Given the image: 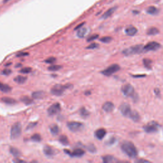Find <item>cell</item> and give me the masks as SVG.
Segmentation results:
<instances>
[{
	"mask_svg": "<svg viewBox=\"0 0 163 163\" xmlns=\"http://www.w3.org/2000/svg\"><path fill=\"white\" fill-rule=\"evenodd\" d=\"M121 149L124 154L131 158H134L137 156L138 151L134 145L131 142H124L121 145Z\"/></svg>",
	"mask_w": 163,
	"mask_h": 163,
	"instance_id": "cell-1",
	"label": "cell"
},
{
	"mask_svg": "<svg viewBox=\"0 0 163 163\" xmlns=\"http://www.w3.org/2000/svg\"><path fill=\"white\" fill-rule=\"evenodd\" d=\"M72 87V85L70 84H66L65 85L57 84L52 87L51 90V92L52 94L55 96H61L64 93L66 89H68L69 88H71Z\"/></svg>",
	"mask_w": 163,
	"mask_h": 163,
	"instance_id": "cell-2",
	"label": "cell"
},
{
	"mask_svg": "<svg viewBox=\"0 0 163 163\" xmlns=\"http://www.w3.org/2000/svg\"><path fill=\"white\" fill-rule=\"evenodd\" d=\"M143 52H144V47H143L142 45H137L124 50L122 52L126 56H131L133 54H140Z\"/></svg>",
	"mask_w": 163,
	"mask_h": 163,
	"instance_id": "cell-3",
	"label": "cell"
},
{
	"mask_svg": "<svg viewBox=\"0 0 163 163\" xmlns=\"http://www.w3.org/2000/svg\"><path fill=\"white\" fill-rule=\"evenodd\" d=\"M22 132V126L20 122H16L12 126L10 136L12 139H16L20 136Z\"/></svg>",
	"mask_w": 163,
	"mask_h": 163,
	"instance_id": "cell-4",
	"label": "cell"
},
{
	"mask_svg": "<svg viewBox=\"0 0 163 163\" xmlns=\"http://www.w3.org/2000/svg\"><path fill=\"white\" fill-rule=\"evenodd\" d=\"M159 127L158 123L155 122V121H152V122H148L144 126L143 129L147 133H154V132L158 131Z\"/></svg>",
	"mask_w": 163,
	"mask_h": 163,
	"instance_id": "cell-5",
	"label": "cell"
},
{
	"mask_svg": "<svg viewBox=\"0 0 163 163\" xmlns=\"http://www.w3.org/2000/svg\"><path fill=\"white\" fill-rule=\"evenodd\" d=\"M119 70H120L119 65L117 64H114L112 65H110L109 67L106 68L105 70L102 71L101 73L106 77H109L111 76L112 75L114 74L115 73L117 72Z\"/></svg>",
	"mask_w": 163,
	"mask_h": 163,
	"instance_id": "cell-6",
	"label": "cell"
},
{
	"mask_svg": "<svg viewBox=\"0 0 163 163\" xmlns=\"http://www.w3.org/2000/svg\"><path fill=\"white\" fill-rule=\"evenodd\" d=\"M68 129L72 132H79L84 129V124L80 122H70L67 124Z\"/></svg>",
	"mask_w": 163,
	"mask_h": 163,
	"instance_id": "cell-7",
	"label": "cell"
},
{
	"mask_svg": "<svg viewBox=\"0 0 163 163\" xmlns=\"http://www.w3.org/2000/svg\"><path fill=\"white\" fill-rule=\"evenodd\" d=\"M123 94L127 97H132L134 94V89L131 84H126L121 88Z\"/></svg>",
	"mask_w": 163,
	"mask_h": 163,
	"instance_id": "cell-8",
	"label": "cell"
},
{
	"mask_svg": "<svg viewBox=\"0 0 163 163\" xmlns=\"http://www.w3.org/2000/svg\"><path fill=\"white\" fill-rule=\"evenodd\" d=\"M161 47V45L156 41H151L144 46V51H155Z\"/></svg>",
	"mask_w": 163,
	"mask_h": 163,
	"instance_id": "cell-9",
	"label": "cell"
},
{
	"mask_svg": "<svg viewBox=\"0 0 163 163\" xmlns=\"http://www.w3.org/2000/svg\"><path fill=\"white\" fill-rule=\"evenodd\" d=\"M61 111V105L59 103H54L50 106L47 110V113L50 116L56 115Z\"/></svg>",
	"mask_w": 163,
	"mask_h": 163,
	"instance_id": "cell-10",
	"label": "cell"
},
{
	"mask_svg": "<svg viewBox=\"0 0 163 163\" xmlns=\"http://www.w3.org/2000/svg\"><path fill=\"white\" fill-rule=\"evenodd\" d=\"M119 110H120V112L121 114H122L124 116H125V117L129 116V115H130L131 112L130 105H129L128 103H124L121 104V105L120 106Z\"/></svg>",
	"mask_w": 163,
	"mask_h": 163,
	"instance_id": "cell-11",
	"label": "cell"
},
{
	"mask_svg": "<svg viewBox=\"0 0 163 163\" xmlns=\"http://www.w3.org/2000/svg\"><path fill=\"white\" fill-rule=\"evenodd\" d=\"M66 154H68L71 157H81L84 155L85 152L84 150H82V148H77L75 150H73L72 152L68 151V150H65Z\"/></svg>",
	"mask_w": 163,
	"mask_h": 163,
	"instance_id": "cell-12",
	"label": "cell"
},
{
	"mask_svg": "<svg viewBox=\"0 0 163 163\" xmlns=\"http://www.w3.org/2000/svg\"><path fill=\"white\" fill-rule=\"evenodd\" d=\"M103 110L106 112H111L114 109V104L110 101H107L104 103L103 105Z\"/></svg>",
	"mask_w": 163,
	"mask_h": 163,
	"instance_id": "cell-13",
	"label": "cell"
},
{
	"mask_svg": "<svg viewBox=\"0 0 163 163\" xmlns=\"http://www.w3.org/2000/svg\"><path fill=\"white\" fill-rule=\"evenodd\" d=\"M106 134V131L105 129L103 128H101L96 131L95 136L96 137V138H98V140H102L104 136H105Z\"/></svg>",
	"mask_w": 163,
	"mask_h": 163,
	"instance_id": "cell-14",
	"label": "cell"
},
{
	"mask_svg": "<svg viewBox=\"0 0 163 163\" xmlns=\"http://www.w3.org/2000/svg\"><path fill=\"white\" fill-rule=\"evenodd\" d=\"M125 32L128 36H131V37H132V36H134L136 34L138 30L135 27L132 26H129L128 27H126Z\"/></svg>",
	"mask_w": 163,
	"mask_h": 163,
	"instance_id": "cell-15",
	"label": "cell"
},
{
	"mask_svg": "<svg viewBox=\"0 0 163 163\" xmlns=\"http://www.w3.org/2000/svg\"><path fill=\"white\" fill-rule=\"evenodd\" d=\"M43 152L48 157L53 156L55 153L53 148H52L51 146L49 145H45V147H43Z\"/></svg>",
	"mask_w": 163,
	"mask_h": 163,
	"instance_id": "cell-16",
	"label": "cell"
},
{
	"mask_svg": "<svg viewBox=\"0 0 163 163\" xmlns=\"http://www.w3.org/2000/svg\"><path fill=\"white\" fill-rule=\"evenodd\" d=\"M116 9H117V8L116 7L110 8V9L108 10L105 13H104V14L102 15L101 18L104 19H108V17H110L115 12V11L116 10Z\"/></svg>",
	"mask_w": 163,
	"mask_h": 163,
	"instance_id": "cell-17",
	"label": "cell"
},
{
	"mask_svg": "<svg viewBox=\"0 0 163 163\" xmlns=\"http://www.w3.org/2000/svg\"><path fill=\"white\" fill-rule=\"evenodd\" d=\"M129 117H130L132 120L134 121V122H138V121H139L140 119V116L139 114L136 111H135V110L131 111Z\"/></svg>",
	"mask_w": 163,
	"mask_h": 163,
	"instance_id": "cell-18",
	"label": "cell"
},
{
	"mask_svg": "<svg viewBox=\"0 0 163 163\" xmlns=\"http://www.w3.org/2000/svg\"><path fill=\"white\" fill-rule=\"evenodd\" d=\"M103 161L104 163H112L117 161V160L114 156L107 155L103 157Z\"/></svg>",
	"mask_w": 163,
	"mask_h": 163,
	"instance_id": "cell-19",
	"label": "cell"
},
{
	"mask_svg": "<svg viewBox=\"0 0 163 163\" xmlns=\"http://www.w3.org/2000/svg\"><path fill=\"white\" fill-rule=\"evenodd\" d=\"M50 131H51L52 134L57 135L59 134V132L60 131V129L59 128V126L56 125V124H52V125L50 127Z\"/></svg>",
	"mask_w": 163,
	"mask_h": 163,
	"instance_id": "cell-20",
	"label": "cell"
},
{
	"mask_svg": "<svg viewBox=\"0 0 163 163\" xmlns=\"http://www.w3.org/2000/svg\"><path fill=\"white\" fill-rule=\"evenodd\" d=\"M27 80V78L26 77H24V76H21V75L17 76L14 78V81L19 84H24V83L26 82Z\"/></svg>",
	"mask_w": 163,
	"mask_h": 163,
	"instance_id": "cell-21",
	"label": "cell"
},
{
	"mask_svg": "<svg viewBox=\"0 0 163 163\" xmlns=\"http://www.w3.org/2000/svg\"><path fill=\"white\" fill-rule=\"evenodd\" d=\"M45 96V92L43 91H36L32 93V97L35 99L43 98Z\"/></svg>",
	"mask_w": 163,
	"mask_h": 163,
	"instance_id": "cell-22",
	"label": "cell"
},
{
	"mask_svg": "<svg viewBox=\"0 0 163 163\" xmlns=\"http://www.w3.org/2000/svg\"><path fill=\"white\" fill-rule=\"evenodd\" d=\"M0 90L3 92H9L12 90V88L8 85L0 82Z\"/></svg>",
	"mask_w": 163,
	"mask_h": 163,
	"instance_id": "cell-23",
	"label": "cell"
},
{
	"mask_svg": "<svg viewBox=\"0 0 163 163\" xmlns=\"http://www.w3.org/2000/svg\"><path fill=\"white\" fill-rule=\"evenodd\" d=\"M147 13L150 15H157L159 13V10L155 7H149L147 9Z\"/></svg>",
	"mask_w": 163,
	"mask_h": 163,
	"instance_id": "cell-24",
	"label": "cell"
},
{
	"mask_svg": "<svg viewBox=\"0 0 163 163\" xmlns=\"http://www.w3.org/2000/svg\"><path fill=\"white\" fill-rule=\"evenodd\" d=\"M87 29L85 27H81L79 29H78V31H77V37L79 38H84L85 35L87 34Z\"/></svg>",
	"mask_w": 163,
	"mask_h": 163,
	"instance_id": "cell-25",
	"label": "cell"
},
{
	"mask_svg": "<svg viewBox=\"0 0 163 163\" xmlns=\"http://www.w3.org/2000/svg\"><path fill=\"white\" fill-rule=\"evenodd\" d=\"M10 152L15 157H17L21 156V152L19 151L17 148H16L15 147H11L10 148Z\"/></svg>",
	"mask_w": 163,
	"mask_h": 163,
	"instance_id": "cell-26",
	"label": "cell"
},
{
	"mask_svg": "<svg viewBox=\"0 0 163 163\" xmlns=\"http://www.w3.org/2000/svg\"><path fill=\"white\" fill-rule=\"evenodd\" d=\"M59 141L61 144L64 145H68L69 144V140L66 135H61L59 138Z\"/></svg>",
	"mask_w": 163,
	"mask_h": 163,
	"instance_id": "cell-27",
	"label": "cell"
},
{
	"mask_svg": "<svg viewBox=\"0 0 163 163\" xmlns=\"http://www.w3.org/2000/svg\"><path fill=\"white\" fill-rule=\"evenodd\" d=\"M1 101L5 103H7L8 104H12L16 103V101L14 99L11 98H8V97H4L1 98Z\"/></svg>",
	"mask_w": 163,
	"mask_h": 163,
	"instance_id": "cell-28",
	"label": "cell"
},
{
	"mask_svg": "<svg viewBox=\"0 0 163 163\" xmlns=\"http://www.w3.org/2000/svg\"><path fill=\"white\" fill-rule=\"evenodd\" d=\"M80 114L83 118H87L90 115L89 111L84 107L81 108V110H80Z\"/></svg>",
	"mask_w": 163,
	"mask_h": 163,
	"instance_id": "cell-29",
	"label": "cell"
},
{
	"mask_svg": "<svg viewBox=\"0 0 163 163\" xmlns=\"http://www.w3.org/2000/svg\"><path fill=\"white\" fill-rule=\"evenodd\" d=\"M159 29H157L156 27H150L148 29V31L147 32V34L148 35H156L159 33Z\"/></svg>",
	"mask_w": 163,
	"mask_h": 163,
	"instance_id": "cell-30",
	"label": "cell"
},
{
	"mask_svg": "<svg viewBox=\"0 0 163 163\" xmlns=\"http://www.w3.org/2000/svg\"><path fill=\"white\" fill-rule=\"evenodd\" d=\"M21 100L26 104H30L33 103V99L28 97V96H23V97L21 98Z\"/></svg>",
	"mask_w": 163,
	"mask_h": 163,
	"instance_id": "cell-31",
	"label": "cell"
},
{
	"mask_svg": "<svg viewBox=\"0 0 163 163\" xmlns=\"http://www.w3.org/2000/svg\"><path fill=\"white\" fill-rule=\"evenodd\" d=\"M143 65L145 66L146 68L147 69H151L152 68V61L150 59H144L143 60Z\"/></svg>",
	"mask_w": 163,
	"mask_h": 163,
	"instance_id": "cell-32",
	"label": "cell"
},
{
	"mask_svg": "<svg viewBox=\"0 0 163 163\" xmlns=\"http://www.w3.org/2000/svg\"><path fill=\"white\" fill-rule=\"evenodd\" d=\"M86 148L87 149L88 151L90 152V153H92V154L96 153V151H97L96 147L93 144H89V145H87L86 147Z\"/></svg>",
	"mask_w": 163,
	"mask_h": 163,
	"instance_id": "cell-33",
	"label": "cell"
},
{
	"mask_svg": "<svg viewBox=\"0 0 163 163\" xmlns=\"http://www.w3.org/2000/svg\"><path fill=\"white\" fill-rule=\"evenodd\" d=\"M31 140H33V142H40L41 140V137L40 134H35L34 135H33L31 138Z\"/></svg>",
	"mask_w": 163,
	"mask_h": 163,
	"instance_id": "cell-34",
	"label": "cell"
},
{
	"mask_svg": "<svg viewBox=\"0 0 163 163\" xmlns=\"http://www.w3.org/2000/svg\"><path fill=\"white\" fill-rule=\"evenodd\" d=\"M62 68V66L60 65H52L51 66H49L48 68V70L52 71H55L60 70V69Z\"/></svg>",
	"mask_w": 163,
	"mask_h": 163,
	"instance_id": "cell-35",
	"label": "cell"
},
{
	"mask_svg": "<svg viewBox=\"0 0 163 163\" xmlns=\"http://www.w3.org/2000/svg\"><path fill=\"white\" fill-rule=\"evenodd\" d=\"M112 40V38L110 37H104L101 38L100 39V41H101V42L106 43H110Z\"/></svg>",
	"mask_w": 163,
	"mask_h": 163,
	"instance_id": "cell-36",
	"label": "cell"
},
{
	"mask_svg": "<svg viewBox=\"0 0 163 163\" xmlns=\"http://www.w3.org/2000/svg\"><path fill=\"white\" fill-rule=\"evenodd\" d=\"M32 70V69L31 68L29 67H26V68H24L21 70L20 72L22 73H24V74H27V73H31V71Z\"/></svg>",
	"mask_w": 163,
	"mask_h": 163,
	"instance_id": "cell-37",
	"label": "cell"
},
{
	"mask_svg": "<svg viewBox=\"0 0 163 163\" xmlns=\"http://www.w3.org/2000/svg\"><path fill=\"white\" fill-rule=\"evenodd\" d=\"M56 61V59L55 57H49V59L45 60V63H49V64H52Z\"/></svg>",
	"mask_w": 163,
	"mask_h": 163,
	"instance_id": "cell-38",
	"label": "cell"
},
{
	"mask_svg": "<svg viewBox=\"0 0 163 163\" xmlns=\"http://www.w3.org/2000/svg\"><path fill=\"white\" fill-rule=\"evenodd\" d=\"M1 73L3 75H4L8 76V75H9L12 73V70H10V69H5V70L2 71Z\"/></svg>",
	"mask_w": 163,
	"mask_h": 163,
	"instance_id": "cell-39",
	"label": "cell"
},
{
	"mask_svg": "<svg viewBox=\"0 0 163 163\" xmlns=\"http://www.w3.org/2000/svg\"><path fill=\"white\" fill-rule=\"evenodd\" d=\"M99 47V45L98 43H93L92 44H90V45H89V46L87 47V49H96V48H98Z\"/></svg>",
	"mask_w": 163,
	"mask_h": 163,
	"instance_id": "cell-40",
	"label": "cell"
},
{
	"mask_svg": "<svg viewBox=\"0 0 163 163\" xmlns=\"http://www.w3.org/2000/svg\"><path fill=\"white\" fill-rule=\"evenodd\" d=\"M98 37H99L98 35H94L90 36V37L87 39V41H92L93 40L97 39Z\"/></svg>",
	"mask_w": 163,
	"mask_h": 163,
	"instance_id": "cell-41",
	"label": "cell"
},
{
	"mask_svg": "<svg viewBox=\"0 0 163 163\" xmlns=\"http://www.w3.org/2000/svg\"><path fill=\"white\" fill-rule=\"evenodd\" d=\"M115 138L112 137V138H110V139L108 141H106V143L107 145H111L112 144H114V142H115Z\"/></svg>",
	"mask_w": 163,
	"mask_h": 163,
	"instance_id": "cell-42",
	"label": "cell"
},
{
	"mask_svg": "<svg viewBox=\"0 0 163 163\" xmlns=\"http://www.w3.org/2000/svg\"><path fill=\"white\" fill-rule=\"evenodd\" d=\"M37 125V122H31V123H30L29 125L27 126L26 129L27 130V129H30L34 128Z\"/></svg>",
	"mask_w": 163,
	"mask_h": 163,
	"instance_id": "cell-43",
	"label": "cell"
},
{
	"mask_svg": "<svg viewBox=\"0 0 163 163\" xmlns=\"http://www.w3.org/2000/svg\"><path fill=\"white\" fill-rule=\"evenodd\" d=\"M27 55H29V53H27V52H19V54H17V57H24V56H27Z\"/></svg>",
	"mask_w": 163,
	"mask_h": 163,
	"instance_id": "cell-44",
	"label": "cell"
},
{
	"mask_svg": "<svg viewBox=\"0 0 163 163\" xmlns=\"http://www.w3.org/2000/svg\"><path fill=\"white\" fill-rule=\"evenodd\" d=\"M136 162H139V163H143V162H149L147 160H145V159H139V160H137L136 161Z\"/></svg>",
	"mask_w": 163,
	"mask_h": 163,
	"instance_id": "cell-45",
	"label": "cell"
},
{
	"mask_svg": "<svg viewBox=\"0 0 163 163\" xmlns=\"http://www.w3.org/2000/svg\"><path fill=\"white\" fill-rule=\"evenodd\" d=\"M84 24H85L84 23H82V24L78 25V26H77L75 27V30H78V29H79L80 28H81L83 25H84Z\"/></svg>",
	"mask_w": 163,
	"mask_h": 163,
	"instance_id": "cell-46",
	"label": "cell"
},
{
	"mask_svg": "<svg viewBox=\"0 0 163 163\" xmlns=\"http://www.w3.org/2000/svg\"><path fill=\"white\" fill-rule=\"evenodd\" d=\"M14 162H24L25 161H23V160H19V159H16L14 161Z\"/></svg>",
	"mask_w": 163,
	"mask_h": 163,
	"instance_id": "cell-47",
	"label": "cell"
},
{
	"mask_svg": "<svg viewBox=\"0 0 163 163\" xmlns=\"http://www.w3.org/2000/svg\"><path fill=\"white\" fill-rule=\"evenodd\" d=\"M10 0H3V3H7L8 1H9Z\"/></svg>",
	"mask_w": 163,
	"mask_h": 163,
	"instance_id": "cell-48",
	"label": "cell"
},
{
	"mask_svg": "<svg viewBox=\"0 0 163 163\" xmlns=\"http://www.w3.org/2000/svg\"><path fill=\"white\" fill-rule=\"evenodd\" d=\"M90 91H89V92H85V94L86 95H88V94H90Z\"/></svg>",
	"mask_w": 163,
	"mask_h": 163,
	"instance_id": "cell-49",
	"label": "cell"
}]
</instances>
